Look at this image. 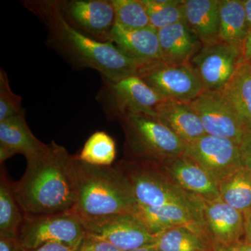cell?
I'll list each match as a JSON object with an SVG mask.
<instances>
[{
	"label": "cell",
	"mask_w": 251,
	"mask_h": 251,
	"mask_svg": "<svg viewBox=\"0 0 251 251\" xmlns=\"http://www.w3.org/2000/svg\"><path fill=\"white\" fill-rule=\"evenodd\" d=\"M22 2L45 26L48 45L75 69H92L112 80L138 75L139 65L113 44L99 42L72 27L61 14L57 0Z\"/></svg>",
	"instance_id": "1"
},
{
	"label": "cell",
	"mask_w": 251,
	"mask_h": 251,
	"mask_svg": "<svg viewBox=\"0 0 251 251\" xmlns=\"http://www.w3.org/2000/svg\"><path fill=\"white\" fill-rule=\"evenodd\" d=\"M115 166L126 178L140 205L181 206L203 216V199L183 189L158 162L128 158L119 161Z\"/></svg>",
	"instance_id": "4"
},
{
	"label": "cell",
	"mask_w": 251,
	"mask_h": 251,
	"mask_svg": "<svg viewBox=\"0 0 251 251\" xmlns=\"http://www.w3.org/2000/svg\"><path fill=\"white\" fill-rule=\"evenodd\" d=\"M220 197L243 214L251 211V173L242 166L219 183Z\"/></svg>",
	"instance_id": "26"
},
{
	"label": "cell",
	"mask_w": 251,
	"mask_h": 251,
	"mask_svg": "<svg viewBox=\"0 0 251 251\" xmlns=\"http://www.w3.org/2000/svg\"><path fill=\"white\" fill-rule=\"evenodd\" d=\"M14 183L1 168L0 175V237L17 239L24 222L23 213L14 192Z\"/></svg>",
	"instance_id": "25"
},
{
	"label": "cell",
	"mask_w": 251,
	"mask_h": 251,
	"mask_svg": "<svg viewBox=\"0 0 251 251\" xmlns=\"http://www.w3.org/2000/svg\"><path fill=\"white\" fill-rule=\"evenodd\" d=\"M223 251H251V244L243 240L234 247Z\"/></svg>",
	"instance_id": "37"
},
{
	"label": "cell",
	"mask_w": 251,
	"mask_h": 251,
	"mask_svg": "<svg viewBox=\"0 0 251 251\" xmlns=\"http://www.w3.org/2000/svg\"><path fill=\"white\" fill-rule=\"evenodd\" d=\"M47 145L33 134L25 119V112L0 122V163L15 154L26 159L41 152Z\"/></svg>",
	"instance_id": "18"
},
{
	"label": "cell",
	"mask_w": 251,
	"mask_h": 251,
	"mask_svg": "<svg viewBox=\"0 0 251 251\" xmlns=\"http://www.w3.org/2000/svg\"><path fill=\"white\" fill-rule=\"evenodd\" d=\"M116 24L128 29L151 27L150 18L142 0H112Z\"/></svg>",
	"instance_id": "29"
},
{
	"label": "cell",
	"mask_w": 251,
	"mask_h": 251,
	"mask_svg": "<svg viewBox=\"0 0 251 251\" xmlns=\"http://www.w3.org/2000/svg\"><path fill=\"white\" fill-rule=\"evenodd\" d=\"M131 251H157L156 249L152 245L146 246V247H140L139 249H135Z\"/></svg>",
	"instance_id": "39"
},
{
	"label": "cell",
	"mask_w": 251,
	"mask_h": 251,
	"mask_svg": "<svg viewBox=\"0 0 251 251\" xmlns=\"http://www.w3.org/2000/svg\"><path fill=\"white\" fill-rule=\"evenodd\" d=\"M85 234L82 223L70 211L51 215L25 216L17 239L27 251L56 243L77 251Z\"/></svg>",
	"instance_id": "7"
},
{
	"label": "cell",
	"mask_w": 251,
	"mask_h": 251,
	"mask_svg": "<svg viewBox=\"0 0 251 251\" xmlns=\"http://www.w3.org/2000/svg\"><path fill=\"white\" fill-rule=\"evenodd\" d=\"M154 112L156 118L186 144L206 134L191 103L164 100L156 105Z\"/></svg>",
	"instance_id": "19"
},
{
	"label": "cell",
	"mask_w": 251,
	"mask_h": 251,
	"mask_svg": "<svg viewBox=\"0 0 251 251\" xmlns=\"http://www.w3.org/2000/svg\"><path fill=\"white\" fill-rule=\"evenodd\" d=\"M219 41L242 47L249 35L243 0H219Z\"/></svg>",
	"instance_id": "24"
},
{
	"label": "cell",
	"mask_w": 251,
	"mask_h": 251,
	"mask_svg": "<svg viewBox=\"0 0 251 251\" xmlns=\"http://www.w3.org/2000/svg\"><path fill=\"white\" fill-rule=\"evenodd\" d=\"M131 214L140 220L154 236L172 227H188L210 237L206 230L203 216L184 206H148L137 204Z\"/></svg>",
	"instance_id": "16"
},
{
	"label": "cell",
	"mask_w": 251,
	"mask_h": 251,
	"mask_svg": "<svg viewBox=\"0 0 251 251\" xmlns=\"http://www.w3.org/2000/svg\"><path fill=\"white\" fill-rule=\"evenodd\" d=\"M110 42L140 68L162 60L158 31L154 28L128 29L116 24Z\"/></svg>",
	"instance_id": "17"
},
{
	"label": "cell",
	"mask_w": 251,
	"mask_h": 251,
	"mask_svg": "<svg viewBox=\"0 0 251 251\" xmlns=\"http://www.w3.org/2000/svg\"><path fill=\"white\" fill-rule=\"evenodd\" d=\"M243 60L251 65V30L242 46Z\"/></svg>",
	"instance_id": "35"
},
{
	"label": "cell",
	"mask_w": 251,
	"mask_h": 251,
	"mask_svg": "<svg viewBox=\"0 0 251 251\" xmlns=\"http://www.w3.org/2000/svg\"><path fill=\"white\" fill-rule=\"evenodd\" d=\"M156 30L176 23L186 22L184 0H142Z\"/></svg>",
	"instance_id": "28"
},
{
	"label": "cell",
	"mask_w": 251,
	"mask_h": 251,
	"mask_svg": "<svg viewBox=\"0 0 251 251\" xmlns=\"http://www.w3.org/2000/svg\"><path fill=\"white\" fill-rule=\"evenodd\" d=\"M186 22L202 46L220 42L219 0H184Z\"/></svg>",
	"instance_id": "21"
},
{
	"label": "cell",
	"mask_w": 251,
	"mask_h": 251,
	"mask_svg": "<svg viewBox=\"0 0 251 251\" xmlns=\"http://www.w3.org/2000/svg\"><path fill=\"white\" fill-rule=\"evenodd\" d=\"M234 107L247 131H251V65L243 62L221 90Z\"/></svg>",
	"instance_id": "23"
},
{
	"label": "cell",
	"mask_w": 251,
	"mask_h": 251,
	"mask_svg": "<svg viewBox=\"0 0 251 251\" xmlns=\"http://www.w3.org/2000/svg\"><path fill=\"white\" fill-rule=\"evenodd\" d=\"M76 251L73 249L72 248L67 247V246L63 245L61 244H56V243H50V244H45L42 247L38 248L32 251Z\"/></svg>",
	"instance_id": "34"
},
{
	"label": "cell",
	"mask_w": 251,
	"mask_h": 251,
	"mask_svg": "<svg viewBox=\"0 0 251 251\" xmlns=\"http://www.w3.org/2000/svg\"><path fill=\"white\" fill-rule=\"evenodd\" d=\"M101 77L97 100L109 120L120 121L131 113L156 117L155 108L165 100L138 75L120 80Z\"/></svg>",
	"instance_id": "6"
},
{
	"label": "cell",
	"mask_w": 251,
	"mask_h": 251,
	"mask_svg": "<svg viewBox=\"0 0 251 251\" xmlns=\"http://www.w3.org/2000/svg\"><path fill=\"white\" fill-rule=\"evenodd\" d=\"M125 135V150L129 158L161 161L184 154L186 143L156 117L131 113L120 120Z\"/></svg>",
	"instance_id": "5"
},
{
	"label": "cell",
	"mask_w": 251,
	"mask_h": 251,
	"mask_svg": "<svg viewBox=\"0 0 251 251\" xmlns=\"http://www.w3.org/2000/svg\"><path fill=\"white\" fill-rule=\"evenodd\" d=\"M115 140L104 131H96L84 145L80 154L81 161L96 166H110L116 158Z\"/></svg>",
	"instance_id": "27"
},
{
	"label": "cell",
	"mask_w": 251,
	"mask_h": 251,
	"mask_svg": "<svg viewBox=\"0 0 251 251\" xmlns=\"http://www.w3.org/2000/svg\"><path fill=\"white\" fill-rule=\"evenodd\" d=\"M222 251V250H221V251Z\"/></svg>",
	"instance_id": "40"
},
{
	"label": "cell",
	"mask_w": 251,
	"mask_h": 251,
	"mask_svg": "<svg viewBox=\"0 0 251 251\" xmlns=\"http://www.w3.org/2000/svg\"><path fill=\"white\" fill-rule=\"evenodd\" d=\"M0 251H27L21 246L18 239L0 237Z\"/></svg>",
	"instance_id": "33"
},
{
	"label": "cell",
	"mask_w": 251,
	"mask_h": 251,
	"mask_svg": "<svg viewBox=\"0 0 251 251\" xmlns=\"http://www.w3.org/2000/svg\"><path fill=\"white\" fill-rule=\"evenodd\" d=\"M139 76L165 100L191 103L203 92L191 64H171L162 60L140 67Z\"/></svg>",
	"instance_id": "8"
},
{
	"label": "cell",
	"mask_w": 251,
	"mask_h": 251,
	"mask_svg": "<svg viewBox=\"0 0 251 251\" xmlns=\"http://www.w3.org/2000/svg\"><path fill=\"white\" fill-rule=\"evenodd\" d=\"M249 32L251 30V0H243Z\"/></svg>",
	"instance_id": "38"
},
{
	"label": "cell",
	"mask_w": 251,
	"mask_h": 251,
	"mask_svg": "<svg viewBox=\"0 0 251 251\" xmlns=\"http://www.w3.org/2000/svg\"><path fill=\"white\" fill-rule=\"evenodd\" d=\"M242 166L251 173V131L246 132L239 144Z\"/></svg>",
	"instance_id": "32"
},
{
	"label": "cell",
	"mask_w": 251,
	"mask_h": 251,
	"mask_svg": "<svg viewBox=\"0 0 251 251\" xmlns=\"http://www.w3.org/2000/svg\"><path fill=\"white\" fill-rule=\"evenodd\" d=\"M203 217L206 230L219 251L230 249L244 240V214L221 198L204 201Z\"/></svg>",
	"instance_id": "14"
},
{
	"label": "cell",
	"mask_w": 251,
	"mask_h": 251,
	"mask_svg": "<svg viewBox=\"0 0 251 251\" xmlns=\"http://www.w3.org/2000/svg\"><path fill=\"white\" fill-rule=\"evenodd\" d=\"M86 232L106 241L122 251L152 245L155 236L131 213L118 214L85 225Z\"/></svg>",
	"instance_id": "13"
},
{
	"label": "cell",
	"mask_w": 251,
	"mask_h": 251,
	"mask_svg": "<svg viewBox=\"0 0 251 251\" xmlns=\"http://www.w3.org/2000/svg\"><path fill=\"white\" fill-rule=\"evenodd\" d=\"M21 97L13 92L9 77L4 69H0V122L25 112Z\"/></svg>",
	"instance_id": "30"
},
{
	"label": "cell",
	"mask_w": 251,
	"mask_h": 251,
	"mask_svg": "<svg viewBox=\"0 0 251 251\" xmlns=\"http://www.w3.org/2000/svg\"><path fill=\"white\" fill-rule=\"evenodd\" d=\"M191 105L202 122L206 134L240 144L247 130L221 91H203Z\"/></svg>",
	"instance_id": "12"
},
{
	"label": "cell",
	"mask_w": 251,
	"mask_h": 251,
	"mask_svg": "<svg viewBox=\"0 0 251 251\" xmlns=\"http://www.w3.org/2000/svg\"><path fill=\"white\" fill-rule=\"evenodd\" d=\"M244 241L251 244V211L244 214Z\"/></svg>",
	"instance_id": "36"
},
{
	"label": "cell",
	"mask_w": 251,
	"mask_h": 251,
	"mask_svg": "<svg viewBox=\"0 0 251 251\" xmlns=\"http://www.w3.org/2000/svg\"><path fill=\"white\" fill-rule=\"evenodd\" d=\"M243 62L242 47L218 42L202 46L189 64L201 80L203 91H221Z\"/></svg>",
	"instance_id": "10"
},
{
	"label": "cell",
	"mask_w": 251,
	"mask_h": 251,
	"mask_svg": "<svg viewBox=\"0 0 251 251\" xmlns=\"http://www.w3.org/2000/svg\"><path fill=\"white\" fill-rule=\"evenodd\" d=\"M157 251H219L207 234L188 227H175L155 236Z\"/></svg>",
	"instance_id": "22"
},
{
	"label": "cell",
	"mask_w": 251,
	"mask_h": 251,
	"mask_svg": "<svg viewBox=\"0 0 251 251\" xmlns=\"http://www.w3.org/2000/svg\"><path fill=\"white\" fill-rule=\"evenodd\" d=\"M63 17L84 35L103 43L110 42L116 25L112 0H57Z\"/></svg>",
	"instance_id": "9"
},
{
	"label": "cell",
	"mask_w": 251,
	"mask_h": 251,
	"mask_svg": "<svg viewBox=\"0 0 251 251\" xmlns=\"http://www.w3.org/2000/svg\"><path fill=\"white\" fill-rule=\"evenodd\" d=\"M77 251H122L108 242L86 232Z\"/></svg>",
	"instance_id": "31"
},
{
	"label": "cell",
	"mask_w": 251,
	"mask_h": 251,
	"mask_svg": "<svg viewBox=\"0 0 251 251\" xmlns=\"http://www.w3.org/2000/svg\"><path fill=\"white\" fill-rule=\"evenodd\" d=\"M72 173L75 194L72 211L82 226L132 213L138 204L126 178L116 166H92L75 155Z\"/></svg>",
	"instance_id": "3"
},
{
	"label": "cell",
	"mask_w": 251,
	"mask_h": 251,
	"mask_svg": "<svg viewBox=\"0 0 251 251\" xmlns=\"http://www.w3.org/2000/svg\"><path fill=\"white\" fill-rule=\"evenodd\" d=\"M184 154L202 167L218 184L243 166L239 144L214 135L205 134L186 144Z\"/></svg>",
	"instance_id": "11"
},
{
	"label": "cell",
	"mask_w": 251,
	"mask_h": 251,
	"mask_svg": "<svg viewBox=\"0 0 251 251\" xmlns=\"http://www.w3.org/2000/svg\"><path fill=\"white\" fill-rule=\"evenodd\" d=\"M179 186L204 201L220 198L219 184L196 161L185 154L157 161Z\"/></svg>",
	"instance_id": "15"
},
{
	"label": "cell",
	"mask_w": 251,
	"mask_h": 251,
	"mask_svg": "<svg viewBox=\"0 0 251 251\" xmlns=\"http://www.w3.org/2000/svg\"><path fill=\"white\" fill-rule=\"evenodd\" d=\"M72 155L54 141L27 158L14 192L25 216L60 214L72 210L75 201L72 173Z\"/></svg>",
	"instance_id": "2"
},
{
	"label": "cell",
	"mask_w": 251,
	"mask_h": 251,
	"mask_svg": "<svg viewBox=\"0 0 251 251\" xmlns=\"http://www.w3.org/2000/svg\"><path fill=\"white\" fill-rule=\"evenodd\" d=\"M157 31L162 61L168 64H188L202 46L186 22L167 26Z\"/></svg>",
	"instance_id": "20"
}]
</instances>
